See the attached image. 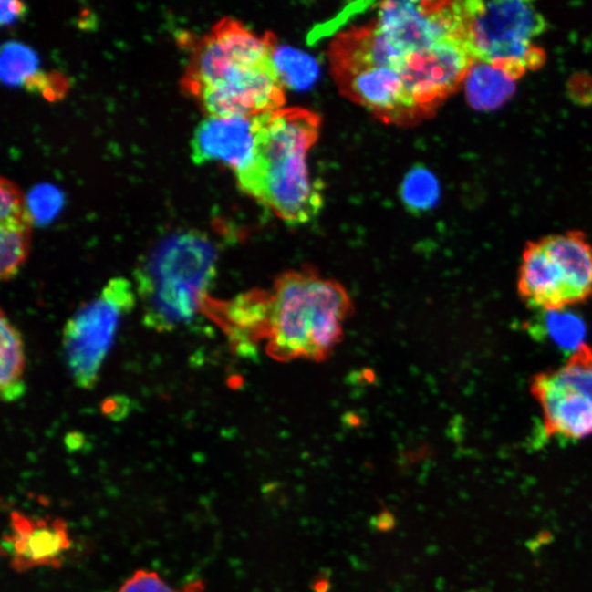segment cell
<instances>
[{
	"mask_svg": "<svg viewBox=\"0 0 592 592\" xmlns=\"http://www.w3.org/2000/svg\"><path fill=\"white\" fill-rule=\"evenodd\" d=\"M0 394L5 403H14L26 393V351L23 336L7 315L0 318Z\"/></svg>",
	"mask_w": 592,
	"mask_h": 592,
	"instance_id": "9a60e30c",
	"label": "cell"
},
{
	"mask_svg": "<svg viewBox=\"0 0 592 592\" xmlns=\"http://www.w3.org/2000/svg\"><path fill=\"white\" fill-rule=\"evenodd\" d=\"M31 221L2 222L0 225V276L4 282L17 276L29 254Z\"/></svg>",
	"mask_w": 592,
	"mask_h": 592,
	"instance_id": "ac0fdd59",
	"label": "cell"
},
{
	"mask_svg": "<svg viewBox=\"0 0 592 592\" xmlns=\"http://www.w3.org/2000/svg\"><path fill=\"white\" fill-rule=\"evenodd\" d=\"M517 80L504 68L475 59L464 79L466 100L477 111H495L512 99Z\"/></svg>",
	"mask_w": 592,
	"mask_h": 592,
	"instance_id": "5bb4252c",
	"label": "cell"
},
{
	"mask_svg": "<svg viewBox=\"0 0 592 592\" xmlns=\"http://www.w3.org/2000/svg\"><path fill=\"white\" fill-rule=\"evenodd\" d=\"M462 35L473 58L502 68L515 79L545 62L535 46L546 20L534 3L523 0L460 2Z\"/></svg>",
	"mask_w": 592,
	"mask_h": 592,
	"instance_id": "5b68a950",
	"label": "cell"
},
{
	"mask_svg": "<svg viewBox=\"0 0 592 592\" xmlns=\"http://www.w3.org/2000/svg\"><path fill=\"white\" fill-rule=\"evenodd\" d=\"M474 58L458 39L404 54L396 65L405 88L423 117L434 111L465 79Z\"/></svg>",
	"mask_w": 592,
	"mask_h": 592,
	"instance_id": "9c48e42d",
	"label": "cell"
},
{
	"mask_svg": "<svg viewBox=\"0 0 592 592\" xmlns=\"http://www.w3.org/2000/svg\"><path fill=\"white\" fill-rule=\"evenodd\" d=\"M374 25L400 53L423 50L440 41L461 40L460 2H385Z\"/></svg>",
	"mask_w": 592,
	"mask_h": 592,
	"instance_id": "30bf717a",
	"label": "cell"
},
{
	"mask_svg": "<svg viewBox=\"0 0 592 592\" xmlns=\"http://www.w3.org/2000/svg\"><path fill=\"white\" fill-rule=\"evenodd\" d=\"M370 525L373 530L378 532H389L395 528L396 520L392 514L385 510V512L370 520Z\"/></svg>",
	"mask_w": 592,
	"mask_h": 592,
	"instance_id": "4316f807",
	"label": "cell"
},
{
	"mask_svg": "<svg viewBox=\"0 0 592 592\" xmlns=\"http://www.w3.org/2000/svg\"><path fill=\"white\" fill-rule=\"evenodd\" d=\"M273 35L258 37L240 21L224 18L187 43L182 79L208 117H257L284 109L285 86L271 61Z\"/></svg>",
	"mask_w": 592,
	"mask_h": 592,
	"instance_id": "6da1fadb",
	"label": "cell"
},
{
	"mask_svg": "<svg viewBox=\"0 0 592 592\" xmlns=\"http://www.w3.org/2000/svg\"><path fill=\"white\" fill-rule=\"evenodd\" d=\"M219 251L205 233L179 230L162 237L134 273L146 327L168 333L192 323L217 274Z\"/></svg>",
	"mask_w": 592,
	"mask_h": 592,
	"instance_id": "277c9868",
	"label": "cell"
},
{
	"mask_svg": "<svg viewBox=\"0 0 592 592\" xmlns=\"http://www.w3.org/2000/svg\"><path fill=\"white\" fill-rule=\"evenodd\" d=\"M26 205L36 225H47L56 219L63 205V195L51 184H40L31 190Z\"/></svg>",
	"mask_w": 592,
	"mask_h": 592,
	"instance_id": "44dd1931",
	"label": "cell"
},
{
	"mask_svg": "<svg viewBox=\"0 0 592 592\" xmlns=\"http://www.w3.org/2000/svg\"><path fill=\"white\" fill-rule=\"evenodd\" d=\"M317 114L302 108L258 116L252 164L235 173L238 186L290 226L306 224L323 208L320 184L309 176L307 153L317 143Z\"/></svg>",
	"mask_w": 592,
	"mask_h": 592,
	"instance_id": "7a4b0ae2",
	"label": "cell"
},
{
	"mask_svg": "<svg viewBox=\"0 0 592 592\" xmlns=\"http://www.w3.org/2000/svg\"><path fill=\"white\" fill-rule=\"evenodd\" d=\"M134 289L131 281L116 276L65 324L64 357L76 387H96L123 319L137 306Z\"/></svg>",
	"mask_w": 592,
	"mask_h": 592,
	"instance_id": "52a82bcc",
	"label": "cell"
},
{
	"mask_svg": "<svg viewBox=\"0 0 592 592\" xmlns=\"http://www.w3.org/2000/svg\"><path fill=\"white\" fill-rule=\"evenodd\" d=\"M351 311V298L339 282L308 269L282 275L268 292V355L281 362L327 359Z\"/></svg>",
	"mask_w": 592,
	"mask_h": 592,
	"instance_id": "3957f363",
	"label": "cell"
},
{
	"mask_svg": "<svg viewBox=\"0 0 592 592\" xmlns=\"http://www.w3.org/2000/svg\"><path fill=\"white\" fill-rule=\"evenodd\" d=\"M0 195H2V222L8 221H32L26 200L20 192L17 184L3 178L0 182Z\"/></svg>",
	"mask_w": 592,
	"mask_h": 592,
	"instance_id": "7402d4cb",
	"label": "cell"
},
{
	"mask_svg": "<svg viewBox=\"0 0 592 592\" xmlns=\"http://www.w3.org/2000/svg\"><path fill=\"white\" fill-rule=\"evenodd\" d=\"M118 592H182L173 589L165 583L159 574L149 572V570H138L126 583L121 586Z\"/></svg>",
	"mask_w": 592,
	"mask_h": 592,
	"instance_id": "cb8c5ba5",
	"label": "cell"
},
{
	"mask_svg": "<svg viewBox=\"0 0 592 592\" xmlns=\"http://www.w3.org/2000/svg\"><path fill=\"white\" fill-rule=\"evenodd\" d=\"M26 13V5L23 2H2V15H0V23L3 26H10L25 17Z\"/></svg>",
	"mask_w": 592,
	"mask_h": 592,
	"instance_id": "d4e9b609",
	"label": "cell"
},
{
	"mask_svg": "<svg viewBox=\"0 0 592 592\" xmlns=\"http://www.w3.org/2000/svg\"><path fill=\"white\" fill-rule=\"evenodd\" d=\"M12 528L5 537L10 563L17 570L56 567L70 547L67 525L61 519H32L13 513Z\"/></svg>",
	"mask_w": 592,
	"mask_h": 592,
	"instance_id": "4fadbf2b",
	"label": "cell"
},
{
	"mask_svg": "<svg viewBox=\"0 0 592 592\" xmlns=\"http://www.w3.org/2000/svg\"><path fill=\"white\" fill-rule=\"evenodd\" d=\"M347 97L387 123H412L423 118L393 67H367L334 73Z\"/></svg>",
	"mask_w": 592,
	"mask_h": 592,
	"instance_id": "8fae6325",
	"label": "cell"
},
{
	"mask_svg": "<svg viewBox=\"0 0 592 592\" xmlns=\"http://www.w3.org/2000/svg\"><path fill=\"white\" fill-rule=\"evenodd\" d=\"M331 577H333V570L322 568L312 578L309 588L313 592H329L331 590Z\"/></svg>",
	"mask_w": 592,
	"mask_h": 592,
	"instance_id": "484cf974",
	"label": "cell"
},
{
	"mask_svg": "<svg viewBox=\"0 0 592 592\" xmlns=\"http://www.w3.org/2000/svg\"><path fill=\"white\" fill-rule=\"evenodd\" d=\"M529 333L536 338H545L570 355L586 344L587 327L579 315L562 311L541 312L540 317L528 325Z\"/></svg>",
	"mask_w": 592,
	"mask_h": 592,
	"instance_id": "2e32d148",
	"label": "cell"
},
{
	"mask_svg": "<svg viewBox=\"0 0 592 592\" xmlns=\"http://www.w3.org/2000/svg\"><path fill=\"white\" fill-rule=\"evenodd\" d=\"M271 61L282 85L287 88L304 90L318 78L319 68L312 57L291 47L279 46L271 39Z\"/></svg>",
	"mask_w": 592,
	"mask_h": 592,
	"instance_id": "e0dca14e",
	"label": "cell"
},
{
	"mask_svg": "<svg viewBox=\"0 0 592 592\" xmlns=\"http://www.w3.org/2000/svg\"><path fill=\"white\" fill-rule=\"evenodd\" d=\"M440 192L437 177L423 165L412 167L400 188V199L412 214L432 210L439 203Z\"/></svg>",
	"mask_w": 592,
	"mask_h": 592,
	"instance_id": "d6986e66",
	"label": "cell"
},
{
	"mask_svg": "<svg viewBox=\"0 0 592 592\" xmlns=\"http://www.w3.org/2000/svg\"><path fill=\"white\" fill-rule=\"evenodd\" d=\"M518 295L540 312L562 311L592 297V246L584 233L569 231L525 246Z\"/></svg>",
	"mask_w": 592,
	"mask_h": 592,
	"instance_id": "8992f818",
	"label": "cell"
},
{
	"mask_svg": "<svg viewBox=\"0 0 592 592\" xmlns=\"http://www.w3.org/2000/svg\"><path fill=\"white\" fill-rule=\"evenodd\" d=\"M26 89L36 92L50 101L62 99L69 88V80L62 73L39 70L26 81Z\"/></svg>",
	"mask_w": 592,
	"mask_h": 592,
	"instance_id": "603a6c76",
	"label": "cell"
},
{
	"mask_svg": "<svg viewBox=\"0 0 592 592\" xmlns=\"http://www.w3.org/2000/svg\"><path fill=\"white\" fill-rule=\"evenodd\" d=\"M257 117H206L195 129L192 161H219L241 172L252 164L257 149Z\"/></svg>",
	"mask_w": 592,
	"mask_h": 592,
	"instance_id": "7c38bea8",
	"label": "cell"
},
{
	"mask_svg": "<svg viewBox=\"0 0 592 592\" xmlns=\"http://www.w3.org/2000/svg\"><path fill=\"white\" fill-rule=\"evenodd\" d=\"M530 393L547 437L570 441L592 436V348L584 344L561 367L536 373Z\"/></svg>",
	"mask_w": 592,
	"mask_h": 592,
	"instance_id": "ba28073f",
	"label": "cell"
},
{
	"mask_svg": "<svg viewBox=\"0 0 592 592\" xmlns=\"http://www.w3.org/2000/svg\"><path fill=\"white\" fill-rule=\"evenodd\" d=\"M0 70L4 83L25 86L32 76L39 72V58L29 47L18 42H8L2 48Z\"/></svg>",
	"mask_w": 592,
	"mask_h": 592,
	"instance_id": "ffe728a7",
	"label": "cell"
}]
</instances>
